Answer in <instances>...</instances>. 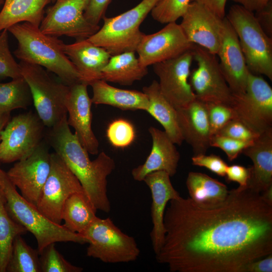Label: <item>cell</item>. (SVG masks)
<instances>
[{
  "label": "cell",
  "instance_id": "cell-43",
  "mask_svg": "<svg viewBox=\"0 0 272 272\" xmlns=\"http://www.w3.org/2000/svg\"><path fill=\"white\" fill-rule=\"evenodd\" d=\"M251 173V167L233 165L228 166L225 176L228 182H236L239 183V186L246 187L248 186Z\"/></svg>",
  "mask_w": 272,
  "mask_h": 272
},
{
  "label": "cell",
  "instance_id": "cell-47",
  "mask_svg": "<svg viewBox=\"0 0 272 272\" xmlns=\"http://www.w3.org/2000/svg\"><path fill=\"white\" fill-rule=\"evenodd\" d=\"M240 5L245 9L256 12L264 7L272 0H230Z\"/></svg>",
  "mask_w": 272,
  "mask_h": 272
},
{
  "label": "cell",
  "instance_id": "cell-26",
  "mask_svg": "<svg viewBox=\"0 0 272 272\" xmlns=\"http://www.w3.org/2000/svg\"><path fill=\"white\" fill-rule=\"evenodd\" d=\"M143 92L149 100L146 111L162 125L164 131L175 144L181 145L184 139L178 124L176 109L163 95L158 82L154 80L150 85L143 88Z\"/></svg>",
  "mask_w": 272,
  "mask_h": 272
},
{
  "label": "cell",
  "instance_id": "cell-17",
  "mask_svg": "<svg viewBox=\"0 0 272 272\" xmlns=\"http://www.w3.org/2000/svg\"><path fill=\"white\" fill-rule=\"evenodd\" d=\"M180 25L187 40L217 55L222 36L224 19L203 5L191 2Z\"/></svg>",
  "mask_w": 272,
  "mask_h": 272
},
{
  "label": "cell",
  "instance_id": "cell-31",
  "mask_svg": "<svg viewBox=\"0 0 272 272\" xmlns=\"http://www.w3.org/2000/svg\"><path fill=\"white\" fill-rule=\"evenodd\" d=\"M27 232L26 229L15 222L6 208V198L0 186V272H6L15 238Z\"/></svg>",
  "mask_w": 272,
  "mask_h": 272
},
{
  "label": "cell",
  "instance_id": "cell-44",
  "mask_svg": "<svg viewBox=\"0 0 272 272\" xmlns=\"http://www.w3.org/2000/svg\"><path fill=\"white\" fill-rule=\"evenodd\" d=\"M254 16L263 31L268 36L272 38V1L262 9L255 12Z\"/></svg>",
  "mask_w": 272,
  "mask_h": 272
},
{
  "label": "cell",
  "instance_id": "cell-50",
  "mask_svg": "<svg viewBox=\"0 0 272 272\" xmlns=\"http://www.w3.org/2000/svg\"><path fill=\"white\" fill-rule=\"evenodd\" d=\"M5 0H0V7L3 5Z\"/></svg>",
  "mask_w": 272,
  "mask_h": 272
},
{
  "label": "cell",
  "instance_id": "cell-13",
  "mask_svg": "<svg viewBox=\"0 0 272 272\" xmlns=\"http://www.w3.org/2000/svg\"><path fill=\"white\" fill-rule=\"evenodd\" d=\"M84 192L79 180L55 153L51 154V168L40 198L38 210L53 223L60 224L67 198L76 192Z\"/></svg>",
  "mask_w": 272,
  "mask_h": 272
},
{
  "label": "cell",
  "instance_id": "cell-33",
  "mask_svg": "<svg viewBox=\"0 0 272 272\" xmlns=\"http://www.w3.org/2000/svg\"><path fill=\"white\" fill-rule=\"evenodd\" d=\"M21 236L18 235L13 241L6 271H41L38 250L29 246Z\"/></svg>",
  "mask_w": 272,
  "mask_h": 272
},
{
  "label": "cell",
  "instance_id": "cell-30",
  "mask_svg": "<svg viewBox=\"0 0 272 272\" xmlns=\"http://www.w3.org/2000/svg\"><path fill=\"white\" fill-rule=\"evenodd\" d=\"M97 210L85 193L76 192L65 200L62 214V225L68 230L81 235L97 217Z\"/></svg>",
  "mask_w": 272,
  "mask_h": 272
},
{
  "label": "cell",
  "instance_id": "cell-20",
  "mask_svg": "<svg viewBox=\"0 0 272 272\" xmlns=\"http://www.w3.org/2000/svg\"><path fill=\"white\" fill-rule=\"evenodd\" d=\"M143 181L151 192L153 227L150 237L153 250L156 254L160 250L164 239V217L166 207L170 200L178 198L180 195L173 186L170 176L165 171H158L149 173Z\"/></svg>",
  "mask_w": 272,
  "mask_h": 272
},
{
  "label": "cell",
  "instance_id": "cell-25",
  "mask_svg": "<svg viewBox=\"0 0 272 272\" xmlns=\"http://www.w3.org/2000/svg\"><path fill=\"white\" fill-rule=\"evenodd\" d=\"M92 88V103L110 105L124 110L146 111L149 100L143 92L117 88L100 79L90 84Z\"/></svg>",
  "mask_w": 272,
  "mask_h": 272
},
{
  "label": "cell",
  "instance_id": "cell-41",
  "mask_svg": "<svg viewBox=\"0 0 272 272\" xmlns=\"http://www.w3.org/2000/svg\"><path fill=\"white\" fill-rule=\"evenodd\" d=\"M191 161L193 165L205 167L220 176L225 177L226 175L228 165L220 156L199 154L194 155Z\"/></svg>",
  "mask_w": 272,
  "mask_h": 272
},
{
  "label": "cell",
  "instance_id": "cell-38",
  "mask_svg": "<svg viewBox=\"0 0 272 272\" xmlns=\"http://www.w3.org/2000/svg\"><path fill=\"white\" fill-rule=\"evenodd\" d=\"M208 114L212 136L217 134L228 122L235 118L230 105L221 103H207Z\"/></svg>",
  "mask_w": 272,
  "mask_h": 272
},
{
  "label": "cell",
  "instance_id": "cell-42",
  "mask_svg": "<svg viewBox=\"0 0 272 272\" xmlns=\"http://www.w3.org/2000/svg\"><path fill=\"white\" fill-rule=\"evenodd\" d=\"M112 0H89L84 11L86 19L95 26H99Z\"/></svg>",
  "mask_w": 272,
  "mask_h": 272
},
{
  "label": "cell",
  "instance_id": "cell-7",
  "mask_svg": "<svg viewBox=\"0 0 272 272\" xmlns=\"http://www.w3.org/2000/svg\"><path fill=\"white\" fill-rule=\"evenodd\" d=\"M19 64L37 114L45 126H54L67 115L66 102L70 86L51 78L41 66L23 61Z\"/></svg>",
  "mask_w": 272,
  "mask_h": 272
},
{
  "label": "cell",
  "instance_id": "cell-3",
  "mask_svg": "<svg viewBox=\"0 0 272 272\" xmlns=\"http://www.w3.org/2000/svg\"><path fill=\"white\" fill-rule=\"evenodd\" d=\"M8 31L17 41L14 53L20 61L46 68L69 86L82 82L76 67L64 53V43L58 37L45 34L39 27L27 22L13 25Z\"/></svg>",
  "mask_w": 272,
  "mask_h": 272
},
{
  "label": "cell",
  "instance_id": "cell-39",
  "mask_svg": "<svg viewBox=\"0 0 272 272\" xmlns=\"http://www.w3.org/2000/svg\"><path fill=\"white\" fill-rule=\"evenodd\" d=\"M253 142L242 141L229 137L215 134L211 138L210 146L221 149L228 160L232 161L242 153L243 150Z\"/></svg>",
  "mask_w": 272,
  "mask_h": 272
},
{
  "label": "cell",
  "instance_id": "cell-23",
  "mask_svg": "<svg viewBox=\"0 0 272 272\" xmlns=\"http://www.w3.org/2000/svg\"><path fill=\"white\" fill-rule=\"evenodd\" d=\"M63 49L78 71L82 82L88 86L101 79L102 70L111 56L104 48L93 44L87 39L64 44Z\"/></svg>",
  "mask_w": 272,
  "mask_h": 272
},
{
  "label": "cell",
  "instance_id": "cell-32",
  "mask_svg": "<svg viewBox=\"0 0 272 272\" xmlns=\"http://www.w3.org/2000/svg\"><path fill=\"white\" fill-rule=\"evenodd\" d=\"M32 101L30 88L23 77L0 83V113L26 109Z\"/></svg>",
  "mask_w": 272,
  "mask_h": 272
},
{
  "label": "cell",
  "instance_id": "cell-48",
  "mask_svg": "<svg viewBox=\"0 0 272 272\" xmlns=\"http://www.w3.org/2000/svg\"><path fill=\"white\" fill-rule=\"evenodd\" d=\"M10 113L11 112L0 113V141L1 131L10 119Z\"/></svg>",
  "mask_w": 272,
  "mask_h": 272
},
{
  "label": "cell",
  "instance_id": "cell-37",
  "mask_svg": "<svg viewBox=\"0 0 272 272\" xmlns=\"http://www.w3.org/2000/svg\"><path fill=\"white\" fill-rule=\"evenodd\" d=\"M22 77L19 63L16 61L9 48L8 31L4 30L0 33V80Z\"/></svg>",
  "mask_w": 272,
  "mask_h": 272
},
{
  "label": "cell",
  "instance_id": "cell-24",
  "mask_svg": "<svg viewBox=\"0 0 272 272\" xmlns=\"http://www.w3.org/2000/svg\"><path fill=\"white\" fill-rule=\"evenodd\" d=\"M242 153L253 163L247 186L261 193L272 186V128L260 133Z\"/></svg>",
  "mask_w": 272,
  "mask_h": 272
},
{
  "label": "cell",
  "instance_id": "cell-6",
  "mask_svg": "<svg viewBox=\"0 0 272 272\" xmlns=\"http://www.w3.org/2000/svg\"><path fill=\"white\" fill-rule=\"evenodd\" d=\"M161 0H142L133 8L114 17L103 18L102 27L87 39L102 47L112 55L124 52H135L144 34L142 23Z\"/></svg>",
  "mask_w": 272,
  "mask_h": 272
},
{
  "label": "cell",
  "instance_id": "cell-1",
  "mask_svg": "<svg viewBox=\"0 0 272 272\" xmlns=\"http://www.w3.org/2000/svg\"><path fill=\"white\" fill-rule=\"evenodd\" d=\"M167 205L155 255L171 272H243L272 253V205L248 186L229 190L215 206L181 196Z\"/></svg>",
  "mask_w": 272,
  "mask_h": 272
},
{
  "label": "cell",
  "instance_id": "cell-27",
  "mask_svg": "<svg viewBox=\"0 0 272 272\" xmlns=\"http://www.w3.org/2000/svg\"><path fill=\"white\" fill-rule=\"evenodd\" d=\"M51 2L52 0H5L0 11V33L24 22L39 27L45 9Z\"/></svg>",
  "mask_w": 272,
  "mask_h": 272
},
{
  "label": "cell",
  "instance_id": "cell-16",
  "mask_svg": "<svg viewBox=\"0 0 272 272\" xmlns=\"http://www.w3.org/2000/svg\"><path fill=\"white\" fill-rule=\"evenodd\" d=\"M194 45L187 40L180 24L174 22L156 33L144 34L135 52L140 63L148 67L176 57L192 49Z\"/></svg>",
  "mask_w": 272,
  "mask_h": 272
},
{
  "label": "cell",
  "instance_id": "cell-2",
  "mask_svg": "<svg viewBox=\"0 0 272 272\" xmlns=\"http://www.w3.org/2000/svg\"><path fill=\"white\" fill-rule=\"evenodd\" d=\"M49 144L80 182L84 193L97 210L109 213L107 177L115 168L114 160L104 152L91 161L75 133L71 130L67 116L50 128Z\"/></svg>",
  "mask_w": 272,
  "mask_h": 272
},
{
  "label": "cell",
  "instance_id": "cell-46",
  "mask_svg": "<svg viewBox=\"0 0 272 272\" xmlns=\"http://www.w3.org/2000/svg\"><path fill=\"white\" fill-rule=\"evenodd\" d=\"M227 0H191L199 3L222 19L225 16V8Z\"/></svg>",
  "mask_w": 272,
  "mask_h": 272
},
{
  "label": "cell",
  "instance_id": "cell-45",
  "mask_svg": "<svg viewBox=\"0 0 272 272\" xmlns=\"http://www.w3.org/2000/svg\"><path fill=\"white\" fill-rule=\"evenodd\" d=\"M272 253L252 261L245 266L243 272H271Z\"/></svg>",
  "mask_w": 272,
  "mask_h": 272
},
{
  "label": "cell",
  "instance_id": "cell-51",
  "mask_svg": "<svg viewBox=\"0 0 272 272\" xmlns=\"http://www.w3.org/2000/svg\"><path fill=\"white\" fill-rule=\"evenodd\" d=\"M56 0H52V2L54 3Z\"/></svg>",
  "mask_w": 272,
  "mask_h": 272
},
{
  "label": "cell",
  "instance_id": "cell-9",
  "mask_svg": "<svg viewBox=\"0 0 272 272\" xmlns=\"http://www.w3.org/2000/svg\"><path fill=\"white\" fill-rule=\"evenodd\" d=\"M233 95L236 119L259 134L272 128V88L263 78L249 72L245 92Z\"/></svg>",
  "mask_w": 272,
  "mask_h": 272
},
{
  "label": "cell",
  "instance_id": "cell-40",
  "mask_svg": "<svg viewBox=\"0 0 272 272\" xmlns=\"http://www.w3.org/2000/svg\"><path fill=\"white\" fill-rule=\"evenodd\" d=\"M216 134L242 141L253 142L260 134L251 130L239 120L234 118L228 122Z\"/></svg>",
  "mask_w": 272,
  "mask_h": 272
},
{
  "label": "cell",
  "instance_id": "cell-28",
  "mask_svg": "<svg viewBox=\"0 0 272 272\" xmlns=\"http://www.w3.org/2000/svg\"><path fill=\"white\" fill-rule=\"evenodd\" d=\"M148 73L147 67L140 63L135 52L127 51L111 56L102 70L101 79L129 86L141 80Z\"/></svg>",
  "mask_w": 272,
  "mask_h": 272
},
{
  "label": "cell",
  "instance_id": "cell-11",
  "mask_svg": "<svg viewBox=\"0 0 272 272\" xmlns=\"http://www.w3.org/2000/svg\"><path fill=\"white\" fill-rule=\"evenodd\" d=\"M192 50L197 67L190 72L189 81L196 98L207 103L231 106L234 95L223 75L216 55L196 44Z\"/></svg>",
  "mask_w": 272,
  "mask_h": 272
},
{
  "label": "cell",
  "instance_id": "cell-4",
  "mask_svg": "<svg viewBox=\"0 0 272 272\" xmlns=\"http://www.w3.org/2000/svg\"><path fill=\"white\" fill-rule=\"evenodd\" d=\"M0 186L6 198V208L12 218L35 237L39 253L51 243L72 242L85 244V237L68 230L63 225L53 223L18 193L7 172L0 168Z\"/></svg>",
  "mask_w": 272,
  "mask_h": 272
},
{
  "label": "cell",
  "instance_id": "cell-8",
  "mask_svg": "<svg viewBox=\"0 0 272 272\" xmlns=\"http://www.w3.org/2000/svg\"><path fill=\"white\" fill-rule=\"evenodd\" d=\"M82 235L89 244L87 255L103 262H129L140 255L134 238L123 233L109 218L97 217Z\"/></svg>",
  "mask_w": 272,
  "mask_h": 272
},
{
  "label": "cell",
  "instance_id": "cell-12",
  "mask_svg": "<svg viewBox=\"0 0 272 272\" xmlns=\"http://www.w3.org/2000/svg\"><path fill=\"white\" fill-rule=\"evenodd\" d=\"M89 0H56L46 11L40 25L45 34L85 39L95 34L100 26L89 23L84 13Z\"/></svg>",
  "mask_w": 272,
  "mask_h": 272
},
{
  "label": "cell",
  "instance_id": "cell-14",
  "mask_svg": "<svg viewBox=\"0 0 272 272\" xmlns=\"http://www.w3.org/2000/svg\"><path fill=\"white\" fill-rule=\"evenodd\" d=\"M50 168L51 154L41 143L29 155L18 161L7 173L22 196L37 206Z\"/></svg>",
  "mask_w": 272,
  "mask_h": 272
},
{
  "label": "cell",
  "instance_id": "cell-10",
  "mask_svg": "<svg viewBox=\"0 0 272 272\" xmlns=\"http://www.w3.org/2000/svg\"><path fill=\"white\" fill-rule=\"evenodd\" d=\"M44 126L32 111L10 119L1 133L0 162L12 163L29 155L41 143Z\"/></svg>",
  "mask_w": 272,
  "mask_h": 272
},
{
  "label": "cell",
  "instance_id": "cell-15",
  "mask_svg": "<svg viewBox=\"0 0 272 272\" xmlns=\"http://www.w3.org/2000/svg\"><path fill=\"white\" fill-rule=\"evenodd\" d=\"M193 60L192 49L153 65L163 95L176 108L186 105L196 97L189 79Z\"/></svg>",
  "mask_w": 272,
  "mask_h": 272
},
{
  "label": "cell",
  "instance_id": "cell-35",
  "mask_svg": "<svg viewBox=\"0 0 272 272\" xmlns=\"http://www.w3.org/2000/svg\"><path fill=\"white\" fill-rule=\"evenodd\" d=\"M191 0H161L153 9L151 14L161 24L176 22L181 18Z\"/></svg>",
  "mask_w": 272,
  "mask_h": 272
},
{
  "label": "cell",
  "instance_id": "cell-34",
  "mask_svg": "<svg viewBox=\"0 0 272 272\" xmlns=\"http://www.w3.org/2000/svg\"><path fill=\"white\" fill-rule=\"evenodd\" d=\"M55 243L45 247L40 254V263L42 272H81L83 269L73 265L57 250Z\"/></svg>",
  "mask_w": 272,
  "mask_h": 272
},
{
  "label": "cell",
  "instance_id": "cell-19",
  "mask_svg": "<svg viewBox=\"0 0 272 272\" xmlns=\"http://www.w3.org/2000/svg\"><path fill=\"white\" fill-rule=\"evenodd\" d=\"M84 82L70 86L66 102L67 122L75 129L80 142L88 152L96 155L99 152V142L92 128V102L87 87Z\"/></svg>",
  "mask_w": 272,
  "mask_h": 272
},
{
  "label": "cell",
  "instance_id": "cell-18",
  "mask_svg": "<svg viewBox=\"0 0 272 272\" xmlns=\"http://www.w3.org/2000/svg\"><path fill=\"white\" fill-rule=\"evenodd\" d=\"M217 55L221 72L233 95L244 93L249 71L237 34L226 17Z\"/></svg>",
  "mask_w": 272,
  "mask_h": 272
},
{
  "label": "cell",
  "instance_id": "cell-36",
  "mask_svg": "<svg viewBox=\"0 0 272 272\" xmlns=\"http://www.w3.org/2000/svg\"><path fill=\"white\" fill-rule=\"evenodd\" d=\"M106 136L112 146L117 148H124L133 142L135 133L133 125L129 121L118 119L109 124Z\"/></svg>",
  "mask_w": 272,
  "mask_h": 272
},
{
  "label": "cell",
  "instance_id": "cell-29",
  "mask_svg": "<svg viewBox=\"0 0 272 272\" xmlns=\"http://www.w3.org/2000/svg\"><path fill=\"white\" fill-rule=\"evenodd\" d=\"M186 185L189 198L205 206H215L223 202L229 191L225 184L197 172L188 173Z\"/></svg>",
  "mask_w": 272,
  "mask_h": 272
},
{
  "label": "cell",
  "instance_id": "cell-49",
  "mask_svg": "<svg viewBox=\"0 0 272 272\" xmlns=\"http://www.w3.org/2000/svg\"><path fill=\"white\" fill-rule=\"evenodd\" d=\"M262 199L268 204L272 205V186L260 193Z\"/></svg>",
  "mask_w": 272,
  "mask_h": 272
},
{
  "label": "cell",
  "instance_id": "cell-5",
  "mask_svg": "<svg viewBox=\"0 0 272 272\" xmlns=\"http://www.w3.org/2000/svg\"><path fill=\"white\" fill-rule=\"evenodd\" d=\"M225 17L237 34L249 71L272 80V38L261 29L254 13L236 4Z\"/></svg>",
  "mask_w": 272,
  "mask_h": 272
},
{
  "label": "cell",
  "instance_id": "cell-22",
  "mask_svg": "<svg viewBox=\"0 0 272 272\" xmlns=\"http://www.w3.org/2000/svg\"><path fill=\"white\" fill-rule=\"evenodd\" d=\"M148 130L152 140V149L145 162L132 170L133 178L142 181L148 174L158 171H165L170 177L174 176L180 157L175 144L164 131L154 126Z\"/></svg>",
  "mask_w": 272,
  "mask_h": 272
},
{
  "label": "cell",
  "instance_id": "cell-21",
  "mask_svg": "<svg viewBox=\"0 0 272 272\" xmlns=\"http://www.w3.org/2000/svg\"><path fill=\"white\" fill-rule=\"evenodd\" d=\"M176 112L184 141L191 146L194 155L206 154L212 137L206 102L195 98Z\"/></svg>",
  "mask_w": 272,
  "mask_h": 272
}]
</instances>
